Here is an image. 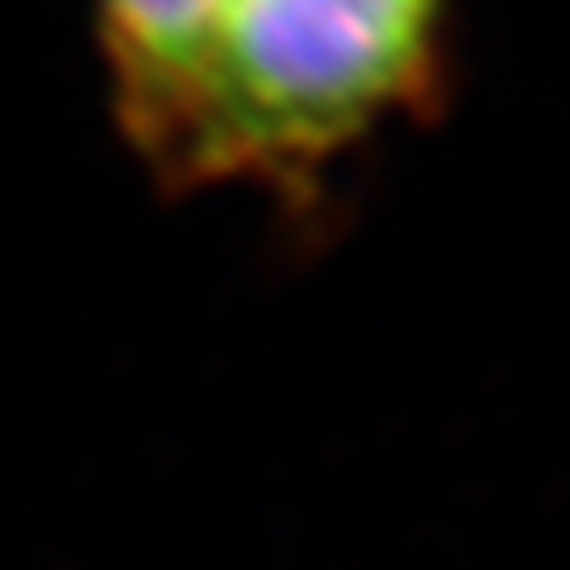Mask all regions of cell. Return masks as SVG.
<instances>
[{"instance_id":"6da1fadb","label":"cell","mask_w":570,"mask_h":570,"mask_svg":"<svg viewBox=\"0 0 570 570\" xmlns=\"http://www.w3.org/2000/svg\"><path fill=\"white\" fill-rule=\"evenodd\" d=\"M110 115L163 190L309 205L452 77V0H96Z\"/></svg>"}]
</instances>
